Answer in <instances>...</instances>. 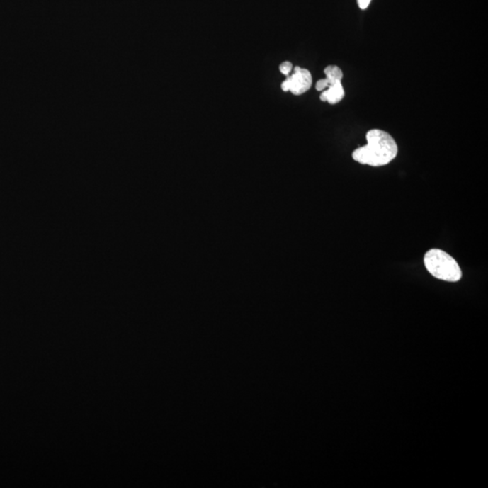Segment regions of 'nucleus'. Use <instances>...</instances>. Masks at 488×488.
Returning <instances> with one entry per match:
<instances>
[{"mask_svg": "<svg viewBox=\"0 0 488 488\" xmlns=\"http://www.w3.org/2000/svg\"><path fill=\"white\" fill-rule=\"evenodd\" d=\"M368 144L353 152V159L362 165L382 166L396 158L398 146L389 133L381 130H372L366 134Z\"/></svg>", "mask_w": 488, "mask_h": 488, "instance_id": "f257e3e1", "label": "nucleus"}, {"mask_svg": "<svg viewBox=\"0 0 488 488\" xmlns=\"http://www.w3.org/2000/svg\"><path fill=\"white\" fill-rule=\"evenodd\" d=\"M424 261L429 273L438 280L457 283L462 277L461 268L457 261L440 249H431L426 252Z\"/></svg>", "mask_w": 488, "mask_h": 488, "instance_id": "f03ea898", "label": "nucleus"}, {"mask_svg": "<svg viewBox=\"0 0 488 488\" xmlns=\"http://www.w3.org/2000/svg\"><path fill=\"white\" fill-rule=\"evenodd\" d=\"M290 81V91L294 95H301L307 93L312 85V76L307 69L295 67L294 74L288 75Z\"/></svg>", "mask_w": 488, "mask_h": 488, "instance_id": "7ed1b4c3", "label": "nucleus"}, {"mask_svg": "<svg viewBox=\"0 0 488 488\" xmlns=\"http://www.w3.org/2000/svg\"><path fill=\"white\" fill-rule=\"evenodd\" d=\"M345 96V90H344L341 83H337L329 87V89L324 91L320 95V100L322 101H327L329 104H336L340 103Z\"/></svg>", "mask_w": 488, "mask_h": 488, "instance_id": "20e7f679", "label": "nucleus"}, {"mask_svg": "<svg viewBox=\"0 0 488 488\" xmlns=\"http://www.w3.org/2000/svg\"><path fill=\"white\" fill-rule=\"evenodd\" d=\"M324 73L326 74V79L329 81V87L337 83H341L343 72L341 69L336 65H329L325 69Z\"/></svg>", "mask_w": 488, "mask_h": 488, "instance_id": "39448f33", "label": "nucleus"}, {"mask_svg": "<svg viewBox=\"0 0 488 488\" xmlns=\"http://www.w3.org/2000/svg\"><path fill=\"white\" fill-rule=\"evenodd\" d=\"M291 70H293V64H291L290 62H284L283 64H280V71L281 72V74L287 75L288 76Z\"/></svg>", "mask_w": 488, "mask_h": 488, "instance_id": "423d86ee", "label": "nucleus"}, {"mask_svg": "<svg viewBox=\"0 0 488 488\" xmlns=\"http://www.w3.org/2000/svg\"><path fill=\"white\" fill-rule=\"evenodd\" d=\"M329 87V81H327V79H321L319 81H317V85H316V89L317 91H324L327 89V88Z\"/></svg>", "mask_w": 488, "mask_h": 488, "instance_id": "0eeeda50", "label": "nucleus"}, {"mask_svg": "<svg viewBox=\"0 0 488 488\" xmlns=\"http://www.w3.org/2000/svg\"><path fill=\"white\" fill-rule=\"evenodd\" d=\"M372 0H357V3H358L359 8L363 9V11H365V9L368 8L370 3H371Z\"/></svg>", "mask_w": 488, "mask_h": 488, "instance_id": "6e6552de", "label": "nucleus"}, {"mask_svg": "<svg viewBox=\"0 0 488 488\" xmlns=\"http://www.w3.org/2000/svg\"><path fill=\"white\" fill-rule=\"evenodd\" d=\"M281 88H283V91H290L289 78L287 77V79L283 81V84H281Z\"/></svg>", "mask_w": 488, "mask_h": 488, "instance_id": "1a4fd4ad", "label": "nucleus"}]
</instances>
